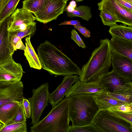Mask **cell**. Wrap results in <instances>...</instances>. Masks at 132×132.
<instances>
[{
    "mask_svg": "<svg viewBox=\"0 0 132 132\" xmlns=\"http://www.w3.org/2000/svg\"><path fill=\"white\" fill-rule=\"evenodd\" d=\"M42 68L55 77L79 75L80 69L68 56L50 42L46 40L37 49Z\"/></svg>",
    "mask_w": 132,
    "mask_h": 132,
    "instance_id": "obj_1",
    "label": "cell"
},
{
    "mask_svg": "<svg viewBox=\"0 0 132 132\" xmlns=\"http://www.w3.org/2000/svg\"><path fill=\"white\" fill-rule=\"evenodd\" d=\"M111 56L110 40L107 38L100 39L98 46L80 69L79 80L84 82L99 83L102 77L109 72L111 65Z\"/></svg>",
    "mask_w": 132,
    "mask_h": 132,
    "instance_id": "obj_2",
    "label": "cell"
},
{
    "mask_svg": "<svg viewBox=\"0 0 132 132\" xmlns=\"http://www.w3.org/2000/svg\"><path fill=\"white\" fill-rule=\"evenodd\" d=\"M69 98V117L72 124L82 126L92 123L100 110L94 95L79 94Z\"/></svg>",
    "mask_w": 132,
    "mask_h": 132,
    "instance_id": "obj_3",
    "label": "cell"
},
{
    "mask_svg": "<svg viewBox=\"0 0 132 132\" xmlns=\"http://www.w3.org/2000/svg\"><path fill=\"white\" fill-rule=\"evenodd\" d=\"M69 97H65L43 119L30 127L31 132H68L70 121Z\"/></svg>",
    "mask_w": 132,
    "mask_h": 132,
    "instance_id": "obj_4",
    "label": "cell"
},
{
    "mask_svg": "<svg viewBox=\"0 0 132 132\" xmlns=\"http://www.w3.org/2000/svg\"><path fill=\"white\" fill-rule=\"evenodd\" d=\"M101 132H132V124L112 114L108 110H100L92 123Z\"/></svg>",
    "mask_w": 132,
    "mask_h": 132,
    "instance_id": "obj_5",
    "label": "cell"
},
{
    "mask_svg": "<svg viewBox=\"0 0 132 132\" xmlns=\"http://www.w3.org/2000/svg\"><path fill=\"white\" fill-rule=\"evenodd\" d=\"M32 91V96L28 100L31 106V124L33 126L39 121L43 111L48 105V102L50 94L48 83H44L37 89H33Z\"/></svg>",
    "mask_w": 132,
    "mask_h": 132,
    "instance_id": "obj_6",
    "label": "cell"
},
{
    "mask_svg": "<svg viewBox=\"0 0 132 132\" xmlns=\"http://www.w3.org/2000/svg\"><path fill=\"white\" fill-rule=\"evenodd\" d=\"M99 83L107 92L132 94V80L123 78L112 70L103 75Z\"/></svg>",
    "mask_w": 132,
    "mask_h": 132,
    "instance_id": "obj_7",
    "label": "cell"
},
{
    "mask_svg": "<svg viewBox=\"0 0 132 132\" xmlns=\"http://www.w3.org/2000/svg\"><path fill=\"white\" fill-rule=\"evenodd\" d=\"M35 16L32 13L22 7L18 8L9 18V32L23 31L32 25L36 24Z\"/></svg>",
    "mask_w": 132,
    "mask_h": 132,
    "instance_id": "obj_8",
    "label": "cell"
},
{
    "mask_svg": "<svg viewBox=\"0 0 132 132\" xmlns=\"http://www.w3.org/2000/svg\"><path fill=\"white\" fill-rule=\"evenodd\" d=\"M97 5L99 10L109 12L118 22L132 27V12L127 11L116 0H102Z\"/></svg>",
    "mask_w": 132,
    "mask_h": 132,
    "instance_id": "obj_9",
    "label": "cell"
},
{
    "mask_svg": "<svg viewBox=\"0 0 132 132\" xmlns=\"http://www.w3.org/2000/svg\"><path fill=\"white\" fill-rule=\"evenodd\" d=\"M66 0H48L42 10L34 14L36 20L44 24L56 19L65 11Z\"/></svg>",
    "mask_w": 132,
    "mask_h": 132,
    "instance_id": "obj_10",
    "label": "cell"
},
{
    "mask_svg": "<svg viewBox=\"0 0 132 132\" xmlns=\"http://www.w3.org/2000/svg\"><path fill=\"white\" fill-rule=\"evenodd\" d=\"M23 91V85L21 80L0 82V106L13 101L21 102L24 98Z\"/></svg>",
    "mask_w": 132,
    "mask_h": 132,
    "instance_id": "obj_11",
    "label": "cell"
},
{
    "mask_svg": "<svg viewBox=\"0 0 132 132\" xmlns=\"http://www.w3.org/2000/svg\"><path fill=\"white\" fill-rule=\"evenodd\" d=\"M23 72L20 64L10 57L0 64V82H13L20 81Z\"/></svg>",
    "mask_w": 132,
    "mask_h": 132,
    "instance_id": "obj_12",
    "label": "cell"
},
{
    "mask_svg": "<svg viewBox=\"0 0 132 132\" xmlns=\"http://www.w3.org/2000/svg\"><path fill=\"white\" fill-rule=\"evenodd\" d=\"M9 17L0 24V64L12 56L15 51L11 43V35L8 30Z\"/></svg>",
    "mask_w": 132,
    "mask_h": 132,
    "instance_id": "obj_13",
    "label": "cell"
},
{
    "mask_svg": "<svg viewBox=\"0 0 132 132\" xmlns=\"http://www.w3.org/2000/svg\"><path fill=\"white\" fill-rule=\"evenodd\" d=\"M111 64L112 70L116 73L123 78L132 80V60L111 49Z\"/></svg>",
    "mask_w": 132,
    "mask_h": 132,
    "instance_id": "obj_14",
    "label": "cell"
},
{
    "mask_svg": "<svg viewBox=\"0 0 132 132\" xmlns=\"http://www.w3.org/2000/svg\"><path fill=\"white\" fill-rule=\"evenodd\" d=\"M79 80L78 75L65 76L61 83L53 92L49 94L48 102L53 108L63 99L69 88L76 81Z\"/></svg>",
    "mask_w": 132,
    "mask_h": 132,
    "instance_id": "obj_15",
    "label": "cell"
},
{
    "mask_svg": "<svg viewBox=\"0 0 132 132\" xmlns=\"http://www.w3.org/2000/svg\"><path fill=\"white\" fill-rule=\"evenodd\" d=\"M102 85L98 82H84L79 80L69 88L65 95V97L77 94H88L94 95L104 90Z\"/></svg>",
    "mask_w": 132,
    "mask_h": 132,
    "instance_id": "obj_16",
    "label": "cell"
},
{
    "mask_svg": "<svg viewBox=\"0 0 132 132\" xmlns=\"http://www.w3.org/2000/svg\"><path fill=\"white\" fill-rule=\"evenodd\" d=\"M94 95L100 110H108L122 105H132L113 97L104 90Z\"/></svg>",
    "mask_w": 132,
    "mask_h": 132,
    "instance_id": "obj_17",
    "label": "cell"
},
{
    "mask_svg": "<svg viewBox=\"0 0 132 132\" xmlns=\"http://www.w3.org/2000/svg\"><path fill=\"white\" fill-rule=\"evenodd\" d=\"M110 43L112 50L132 60V42L112 36Z\"/></svg>",
    "mask_w": 132,
    "mask_h": 132,
    "instance_id": "obj_18",
    "label": "cell"
},
{
    "mask_svg": "<svg viewBox=\"0 0 132 132\" xmlns=\"http://www.w3.org/2000/svg\"><path fill=\"white\" fill-rule=\"evenodd\" d=\"M21 102L13 101L0 106V122L6 125L14 117Z\"/></svg>",
    "mask_w": 132,
    "mask_h": 132,
    "instance_id": "obj_19",
    "label": "cell"
},
{
    "mask_svg": "<svg viewBox=\"0 0 132 132\" xmlns=\"http://www.w3.org/2000/svg\"><path fill=\"white\" fill-rule=\"evenodd\" d=\"M31 37L29 35L26 38V48L24 51V55L31 68L40 70L42 68L40 62L31 42Z\"/></svg>",
    "mask_w": 132,
    "mask_h": 132,
    "instance_id": "obj_20",
    "label": "cell"
},
{
    "mask_svg": "<svg viewBox=\"0 0 132 132\" xmlns=\"http://www.w3.org/2000/svg\"><path fill=\"white\" fill-rule=\"evenodd\" d=\"M112 36H115L132 42V27L118 25L110 27L109 30Z\"/></svg>",
    "mask_w": 132,
    "mask_h": 132,
    "instance_id": "obj_21",
    "label": "cell"
},
{
    "mask_svg": "<svg viewBox=\"0 0 132 132\" xmlns=\"http://www.w3.org/2000/svg\"><path fill=\"white\" fill-rule=\"evenodd\" d=\"M67 12L69 17H79L87 21H89L92 17L91 8L87 6L81 5L76 6L73 12Z\"/></svg>",
    "mask_w": 132,
    "mask_h": 132,
    "instance_id": "obj_22",
    "label": "cell"
},
{
    "mask_svg": "<svg viewBox=\"0 0 132 132\" xmlns=\"http://www.w3.org/2000/svg\"><path fill=\"white\" fill-rule=\"evenodd\" d=\"M48 0H24L22 7L34 14L42 11Z\"/></svg>",
    "mask_w": 132,
    "mask_h": 132,
    "instance_id": "obj_23",
    "label": "cell"
},
{
    "mask_svg": "<svg viewBox=\"0 0 132 132\" xmlns=\"http://www.w3.org/2000/svg\"><path fill=\"white\" fill-rule=\"evenodd\" d=\"M20 0H10L0 13V22L9 17L15 10Z\"/></svg>",
    "mask_w": 132,
    "mask_h": 132,
    "instance_id": "obj_24",
    "label": "cell"
},
{
    "mask_svg": "<svg viewBox=\"0 0 132 132\" xmlns=\"http://www.w3.org/2000/svg\"><path fill=\"white\" fill-rule=\"evenodd\" d=\"M27 132L26 122H19L4 125L0 132Z\"/></svg>",
    "mask_w": 132,
    "mask_h": 132,
    "instance_id": "obj_25",
    "label": "cell"
},
{
    "mask_svg": "<svg viewBox=\"0 0 132 132\" xmlns=\"http://www.w3.org/2000/svg\"><path fill=\"white\" fill-rule=\"evenodd\" d=\"M68 132H101L93 123L77 126L73 124L70 126Z\"/></svg>",
    "mask_w": 132,
    "mask_h": 132,
    "instance_id": "obj_26",
    "label": "cell"
},
{
    "mask_svg": "<svg viewBox=\"0 0 132 132\" xmlns=\"http://www.w3.org/2000/svg\"><path fill=\"white\" fill-rule=\"evenodd\" d=\"M100 16L102 22L104 25L110 27L116 25L118 22L115 18L110 13L104 10H101Z\"/></svg>",
    "mask_w": 132,
    "mask_h": 132,
    "instance_id": "obj_27",
    "label": "cell"
},
{
    "mask_svg": "<svg viewBox=\"0 0 132 132\" xmlns=\"http://www.w3.org/2000/svg\"><path fill=\"white\" fill-rule=\"evenodd\" d=\"M26 117L21 102L13 118L6 125L19 122H26Z\"/></svg>",
    "mask_w": 132,
    "mask_h": 132,
    "instance_id": "obj_28",
    "label": "cell"
},
{
    "mask_svg": "<svg viewBox=\"0 0 132 132\" xmlns=\"http://www.w3.org/2000/svg\"><path fill=\"white\" fill-rule=\"evenodd\" d=\"M36 29V24L32 25L27 30L23 31L10 32L12 35H15L21 39L24 37L30 35L31 37L34 34Z\"/></svg>",
    "mask_w": 132,
    "mask_h": 132,
    "instance_id": "obj_29",
    "label": "cell"
},
{
    "mask_svg": "<svg viewBox=\"0 0 132 132\" xmlns=\"http://www.w3.org/2000/svg\"><path fill=\"white\" fill-rule=\"evenodd\" d=\"M110 95L119 100L132 104V94L107 92Z\"/></svg>",
    "mask_w": 132,
    "mask_h": 132,
    "instance_id": "obj_30",
    "label": "cell"
},
{
    "mask_svg": "<svg viewBox=\"0 0 132 132\" xmlns=\"http://www.w3.org/2000/svg\"><path fill=\"white\" fill-rule=\"evenodd\" d=\"M108 110L113 115L124 119L132 124V112H125L113 110Z\"/></svg>",
    "mask_w": 132,
    "mask_h": 132,
    "instance_id": "obj_31",
    "label": "cell"
},
{
    "mask_svg": "<svg viewBox=\"0 0 132 132\" xmlns=\"http://www.w3.org/2000/svg\"><path fill=\"white\" fill-rule=\"evenodd\" d=\"M71 33V39L73 40L79 47L83 48L86 47L81 37L75 29H72Z\"/></svg>",
    "mask_w": 132,
    "mask_h": 132,
    "instance_id": "obj_32",
    "label": "cell"
},
{
    "mask_svg": "<svg viewBox=\"0 0 132 132\" xmlns=\"http://www.w3.org/2000/svg\"><path fill=\"white\" fill-rule=\"evenodd\" d=\"M21 102L26 117L29 118L31 116V106L29 102L28 99L23 98Z\"/></svg>",
    "mask_w": 132,
    "mask_h": 132,
    "instance_id": "obj_33",
    "label": "cell"
},
{
    "mask_svg": "<svg viewBox=\"0 0 132 132\" xmlns=\"http://www.w3.org/2000/svg\"><path fill=\"white\" fill-rule=\"evenodd\" d=\"M108 110L122 112H132V105H123L109 109Z\"/></svg>",
    "mask_w": 132,
    "mask_h": 132,
    "instance_id": "obj_34",
    "label": "cell"
},
{
    "mask_svg": "<svg viewBox=\"0 0 132 132\" xmlns=\"http://www.w3.org/2000/svg\"><path fill=\"white\" fill-rule=\"evenodd\" d=\"M74 27L78 30L85 37L89 38L91 36L90 32L89 30L85 27L80 26H74Z\"/></svg>",
    "mask_w": 132,
    "mask_h": 132,
    "instance_id": "obj_35",
    "label": "cell"
},
{
    "mask_svg": "<svg viewBox=\"0 0 132 132\" xmlns=\"http://www.w3.org/2000/svg\"><path fill=\"white\" fill-rule=\"evenodd\" d=\"M123 8L127 11L132 12V3L124 0H116Z\"/></svg>",
    "mask_w": 132,
    "mask_h": 132,
    "instance_id": "obj_36",
    "label": "cell"
},
{
    "mask_svg": "<svg viewBox=\"0 0 132 132\" xmlns=\"http://www.w3.org/2000/svg\"><path fill=\"white\" fill-rule=\"evenodd\" d=\"M71 25L74 26H81L80 22L78 20H71L64 21L60 24L59 25Z\"/></svg>",
    "mask_w": 132,
    "mask_h": 132,
    "instance_id": "obj_37",
    "label": "cell"
},
{
    "mask_svg": "<svg viewBox=\"0 0 132 132\" xmlns=\"http://www.w3.org/2000/svg\"><path fill=\"white\" fill-rule=\"evenodd\" d=\"M11 43L15 50V47L16 44L21 39L19 37L16 36V35H12L11 34Z\"/></svg>",
    "mask_w": 132,
    "mask_h": 132,
    "instance_id": "obj_38",
    "label": "cell"
},
{
    "mask_svg": "<svg viewBox=\"0 0 132 132\" xmlns=\"http://www.w3.org/2000/svg\"><path fill=\"white\" fill-rule=\"evenodd\" d=\"M26 46L23 44L21 39L17 43L15 47V51L17 49L21 50L24 51L26 50Z\"/></svg>",
    "mask_w": 132,
    "mask_h": 132,
    "instance_id": "obj_39",
    "label": "cell"
},
{
    "mask_svg": "<svg viewBox=\"0 0 132 132\" xmlns=\"http://www.w3.org/2000/svg\"><path fill=\"white\" fill-rule=\"evenodd\" d=\"M75 10V8L72 7L69 5L67 6H66L65 10V11L67 12H73Z\"/></svg>",
    "mask_w": 132,
    "mask_h": 132,
    "instance_id": "obj_40",
    "label": "cell"
},
{
    "mask_svg": "<svg viewBox=\"0 0 132 132\" xmlns=\"http://www.w3.org/2000/svg\"><path fill=\"white\" fill-rule=\"evenodd\" d=\"M69 5L75 9L77 6V4L76 2L74 0H72L70 2Z\"/></svg>",
    "mask_w": 132,
    "mask_h": 132,
    "instance_id": "obj_41",
    "label": "cell"
},
{
    "mask_svg": "<svg viewBox=\"0 0 132 132\" xmlns=\"http://www.w3.org/2000/svg\"><path fill=\"white\" fill-rule=\"evenodd\" d=\"M10 0H3L2 3L4 4H6Z\"/></svg>",
    "mask_w": 132,
    "mask_h": 132,
    "instance_id": "obj_42",
    "label": "cell"
},
{
    "mask_svg": "<svg viewBox=\"0 0 132 132\" xmlns=\"http://www.w3.org/2000/svg\"><path fill=\"white\" fill-rule=\"evenodd\" d=\"M4 125L1 123V122H0V130L2 128V127Z\"/></svg>",
    "mask_w": 132,
    "mask_h": 132,
    "instance_id": "obj_43",
    "label": "cell"
},
{
    "mask_svg": "<svg viewBox=\"0 0 132 132\" xmlns=\"http://www.w3.org/2000/svg\"><path fill=\"white\" fill-rule=\"evenodd\" d=\"M127 2L132 3V0H124Z\"/></svg>",
    "mask_w": 132,
    "mask_h": 132,
    "instance_id": "obj_44",
    "label": "cell"
},
{
    "mask_svg": "<svg viewBox=\"0 0 132 132\" xmlns=\"http://www.w3.org/2000/svg\"><path fill=\"white\" fill-rule=\"evenodd\" d=\"M75 0L77 2H81V1H82L84 0Z\"/></svg>",
    "mask_w": 132,
    "mask_h": 132,
    "instance_id": "obj_45",
    "label": "cell"
},
{
    "mask_svg": "<svg viewBox=\"0 0 132 132\" xmlns=\"http://www.w3.org/2000/svg\"><path fill=\"white\" fill-rule=\"evenodd\" d=\"M3 0H0V6L2 4Z\"/></svg>",
    "mask_w": 132,
    "mask_h": 132,
    "instance_id": "obj_46",
    "label": "cell"
},
{
    "mask_svg": "<svg viewBox=\"0 0 132 132\" xmlns=\"http://www.w3.org/2000/svg\"><path fill=\"white\" fill-rule=\"evenodd\" d=\"M69 0H66V1H69Z\"/></svg>",
    "mask_w": 132,
    "mask_h": 132,
    "instance_id": "obj_47",
    "label": "cell"
},
{
    "mask_svg": "<svg viewBox=\"0 0 132 132\" xmlns=\"http://www.w3.org/2000/svg\"><path fill=\"white\" fill-rule=\"evenodd\" d=\"M1 22H0V23H1Z\"/></svg>",
    "mask_w": 132,
    "mask_h": 132,
    "instance_id": "obj_48",
    "label": "cell"
}]
</instances>
